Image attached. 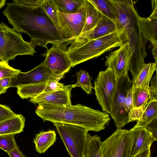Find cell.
I'll list each match as a JSON object with an SVG mask.
<instances>
[{
	"label": "cell",
	"instance_id": "obj_1",
	"mask_svg": "<svg viewBox=\"0 0 157 157\" xmlns=\"http://www.w3.org/2000/svg\"><path fill=\"white\" fill-rule=\"evenodd\" d=\"M2 13L15 31L29 36L30 44L34 48L39 46L48 50L47 45L50 43L66 50L70 44L41 5L30 6L21 0H13L7 3Z\"/></svg>",
	"mask_w": 157,
	"mask_h": 157
},
{
	"label": "cell",
	"instance_id": "obj_2",
	"mask_svg": "<svg viewBox=\"0 0 157 157\" xmlns=\"http://www.w3.org/2000/svg\"><path fill=\"white\" fill-rule=\"evenodd\" d=\"M35 113L44 122L73 124L96 132L104 129L110 120L107 113L80 104L61 106L43 103L38 105Z\"/></svg>",
	"mask_w": 157,
	"mask_h": 157
},
{
	"label": "cell",
	"instance_id": "obj_3",
	"mask_svg": "<svg viewBox=\"0 0 157 157\" xmlns=\"http://www.w3.org/2000/svg\"><path fill=\"white\" fill-rule=\"evenodd\" d=\"M111 1L116 11L117 29L124 30L129 43L132 56L129 71L132 74L133 80L145 63L147 55L146 43L140 32V16L134 7L132 0Z\"/></svg>",
	"mask_w": 157,
	"mask_h": 157
},
{
	"label": "cell",
	"instance_id": "obj_4",
	"mask_svg": "<svg viewBox=\"0 0 157 157\" xmlns=\"http://www.w3.org/2000/svg\"><path fill=\"white\" fill-rule=\"evenodd\" d=\"M128 41L124 30L116 32L93 40L77 38L70 44L67 53L72 67L87 60L97 58Z\"/></svg>",
	"mask_w": 157,
	"mask_h": 157
},
{
	"label": "cell",
	"instance_id": "obj_5",
	"mask_svg": "<svg viewBox=\"0 0 157 157\" xmlns=\"http://www.w3.org/2000/svg\"><path fill=\"white\" fill-rule=\"evenodd\" d=\"M36 51L30 42L25 41L21 35L0 23V61L8 63L19 55L33 56Z\"/></svg>",
	"mask_w": 157,
	"mask_h": 157
},
{
	"label": "cell",
	"instance_id": "obj_6",
	"mask_svg": "<svg viewBox=\"0 0 157 157\" xmlns=\"http://www.w3.org/2000/svg\"><path fill=\"white\" fill-rule=\"evenodd\" d=\"M70 157H83L88 130L81 126L53 123Z\"/></svg>",
	"mask_w": 157,
	"mask_h": 157
},
{
	"label": "cell",
	"instance_id": "obj_7",
	"mask_svg": "<svg viewBox=\"0 0 157 157\" xmlns=\"http://www.w3.org/2000/svg\"><path fill=\"white\" fill-rule=\"evenodd\" d=\"M117 84L110 114L117 128L121 129L129 123L128 115L125 109L127 94L133 83L128 73L117 76Z\"/></svg>",
	"mask_w": 157,
	"mask_h": 157
},
{
	"label": "cell",
	"instance_id": "obj_8",
	"mask_svg": "<svg viewBox=\"0 0 157 157\" xmlns=\"http://www.w3.org/2000/svg\"><path fill=\"white\" fill-rule=\"evenodd\" d=\"M117 84V76L108 67L99 72L94 82V89L96 99L102 111L109 114Z\"/></svg>",
	"mask_w": 157,
	"mask_h": 157
},
{
	"label": "cell",
	"instance_id": "obj_9",
	"mask_svg": "<svg viewBox=\"0 0 157 157\" xmlns=\"http://www.w3.org/2000/svg\"><path fill=\"white\" fill-rule=\"evenodd\" d=\"M131 140L130 130L117 128L101 142L100 148L102 157H128Z\"/></svg>",
	"mask_w": 157,
	"mask_h": 157
},
{
	"label": "cell",
	"instance_id": "obj_10",
	"mask_svg": "<svg viewBox=\"0 0 157 157\" xmlns=\"http://www.w3.org/2000/svg\"><path fill=\"white\" fill-rule=\"evenodd\" d=\"M63 77L55 75L43 61L29 71H20L11 77L9 88L45 83L52 79L59 81Z\"/></svg>",
	"mask_w": 157,
	"mask_h": 157
},
{
	"label": "cell",
	"instance_id": "obj_11",
	"mask_svg": "<svg viewBox=\"0 0 157 157\" xmlns=\"http://www.w3.org/2000/svg\"><path fill=\"white\" fill-rule=\"evenodd\" d=\"M86 15L85 1L77 13L67 14L58 11L59 27L70 44L81 33L85 24Z\"/></svg>",
	"mask_w": 157,
	"mask_h": 157
},
{
	"label": "cell",
	"instance_id": "obj_12",
	"mask_svg": "<svg viewBox=\"0 0 157 157\" xmlns=\"http://www.w3.org/2000/svg\"><path fill=\"white\" fill-rule=\"evenodd\" d=\"M43 56L45 66L56 75L63 76L72 67V63L66 50L60 46L53 45Z\"/></svg>",
	"mask_w": 157,
	"mask_h": 157
},
{
	"label": "cell",
	"instance_id": "obj_13",
	"mask_svg": "<svg viewBox=\"0 0 157 157\" xmlns=\"http://www.w3.org/2000/svg\"><path fill=\"white\" fill-rule=\"evenodd\" d=\"M132 56L129 43L127 41L106 56L105 65L111 69L117 76L128 73Z\"/></svg>",
	"mask_w": 157,
	"mask_h": 157
},
{
	"label": "cell",
	"instance_id": "obj_14",
	"mask_svg": "<svg viewBox=\"0 0 157 157\" xmlns=\"http://www.w3.org/2000/svg\"><path fill=\"white\" fill-rule=\"evenodd\" d=\"M71 85H66L62 89L31 98L30 102L34 104L45 103L55 105L70 106L71 105Z\"/></svg>",
	"mask_w": 157,
	"mask_h": 157
},
{
	"label": "cell",
	"instance_id": "obj_15",
	"mask_svg": "<svg viewBox=\"0 0 157 157\" xmlns=\"http://www.w3.org/2000/svg\"><path fill=\"white\" fill-rule=\"evenodd\" d=\"M152 12L148 17H139L140 32L146 43L149 41L153 47L157 46V0H151Z\"/></svg>",
	"mask_w": 157,
	"mask_h": 157
},
{
	"label": "cell",
	"instance_id": "obj_16",
	"mask_svg": "<svg viewBox=\"0 0 157 157\" xmlns=\"http://www.w3.org/2000/svg\"><path fill=\"white\" fill-rule=\"evenodd\" d=\"M58 81L52 79L45 83L19 87L17 88V93L23 99L33 98L65 87L66 86Z\"/></svg>",
	"mask_w": 157,
	"mask_h": 157
},
{
	"label": "cell",
	"instance_id": "obj_17",
	"mask_svg": "<svg viewBox=\"0 0 157 157\" xmlns=\"http://www.w3.org/2000/svg\"><path fill=\"white\" fill-rule=\"evenodd\" d=\"M130 130L132 140L128 157H134L144 149L150 148L155 140L145 128H133Z\"/></svg>",
	"mask_w": 157,
	"mask_h": 157
},
{
	"label": "cell",
	"instance_id": "obj_18",
	"mask_svg": "<svg viewBox=\"0 0 157 157\" xmlns=\"http://www.w3.org/2000/svg\"><path fill=\"white\" fill-rule=\"evenodd\" d=\"M85 5L86 11L85 24L82 33L78 37H83L87 35L104 15L89 0H85Z\"/></svg>",
	"mask_w": 157,
	"mask_h": 157
},
{
	"label": "cell",
	"instance_id": "obj_19",
	"mask_svg": "<svg viewBox=\"0 0 157 157\" xmlns=\"http://www.w3.org/2000/svg\"><path fill=\"white\" fill-rule=\"evenodd\" d=\"M118 30L116 23L104 15L98 23L87 35L83 37L78 38L93 40L109 34Z\"/></svg>",
	"mask_w": 157,
	"mask_h": 157
},
{
	"label": "cell",
	"instance_id": "obj_20",
	"mask_svg": "<svg viewBox=\"0 0 157 157\" xmlns=\"http://www.w3.org/2000/svg\"><path fill=\"white\" fill-rule=\"evenodd\" d=\"M25 119L21 114L15 116L0 122V135L17 134L22 132Z\"/></svg>",
	"mask_w": 157,
	"mask_h": 157
},
{
	"label": "cell",
	"instance_id": "obj_21",
	"mask_svg": "<svg viewBox=\"0 0 157 157\" xmlns=\"http://www.w3.org/2000/svg\"><path fill=\"white\" fill-rule=\"evenodd\" d=\"M157 70L155 63H144L134 79L132 80L136 87L150 90L149 82L154 72Z\"/></svg>",
	"mask_w": 157,
	"mask_h": 157
},
{
	"label": "cell",
	"instance_id": "obj_22",
	"mask_svg": "<svg viewBox=\"0 0 157 157\" xmlns=\"http://www.w3.org/2000/svg\"><path fill=\"white\" fill-rule=\"evenodd\" d=\"M56 139V134L54 130L43 131L37 134L33 140L36 151L40 154L45 153L54 144Z\"/></svg>",
	"mask_w": 157,
	"mask_h": 157
},
{
	"label": "cell",
	"instance_id": "obj_23",
	"mask_svg": "<svg viewBox=\"0 0 157 157\" xmlns=\"http://www.w3.org/2000/svg\"><path fill=\"white\" fill-rule=\"evenodd\" d=\"M157 119V100L150 101L141 116L134 128H145L152 121Z\"/></svg>",
	"mask_w": 157,
	"mask_h": 157
},
{
	"label": "cell",
	"instance_id": "obj_24",
	"mask_svg": "<svg viewBox=\"0 0 157 157\" xmlns=\"http://www.w3.org/2000/svg\"><path fill=\"white\" fill-rule=\"evenodd\" d=\"M87 140L83 157H102L100 146L101 138L97 135L87 134Z\"/></svg>",
	"mask_w": 157,
	"mask_h": 157
},
{
	"label": "cell",
	"instance_id": "obj_25",
	"mask_svg": "<svg viewBox=\"0 0 157 157\" xmlns=\"http://www.w3.org/2000/svg\"><path fill=\"white\" fill-rule=\"evenodd\" d=\"M59 11L67 13H77L84 3L85 0H53Z\"/></svg>",
	"mask_w": 157,
	"mask_h": 157
},
{
	"label": "cell",
	"instance_id": "obj_26",
	"mask_svg": "<svg viewBox=\"0 0 157 157\" xmlns=\"http://www.w3.org/2000/svg\"><path fill=\"white\" fill-rule=\"evenodd\" d=\"M104 15L116 23V11L111 0H89Z\"/></svg>",
	"mask_w": 157,
	"mask_h": 157
},
{
	"label": "cell",
	"instance_id": "obj_27",
	"mask_svg": "<svg viewBox=\"0 0 157 157\" xmlns=\"http://www.w3.org/2000/svg\"><path fill=\"white\" fill-rule=\"evenodd\" d=\"M132 102L134 108L147 105L151 100L149 90L139 88L133 85L132 87Z\"/></svg>",
	"mask_w": 157,
	"mask_h": 157
},
{
	"label": "cell",
	"instance_id": "obj_28",
	"mask_svg": "<svg viewBox=\"0 0 157 157\" xmlns=\"http://www.w3.org/2000/svg\"><path fill=\"white\" fill-rule=\"evenodd\" d=\"M91 80L87 72L80 70L77 73L76 82L71 85L72 87H80L87 94H91L92 90L94 88L91 83Z\"/></svg>",
	"mask_w": 157,
	"mask_h": 157
},
{
	"label": "cell",
	"instance_id": "obj_29",
	"mask_svg": "<svg viewBox=\"0 0 157 157\" xmlns=\"http://www.w3.org/2000/svg\"><path fill=\"white\" fill-rule=\"evenodd\" d=\"M41 6L56 26L61 30L58 18V9L53 0H42Z\"/></svg>",
	"mask_w": 157,
	"mask_h": 157
},
{
	"label": "cell",
	"instance_id": "obj_30",
	"mask_svg": "<svg viewBox=\"0 0 157 157\" xmlns=\"http://www.w3.org/2000/svg\"><path fill=\"white\" fill-rule=\"evenodd\" d=\"M15 134L0 135V148L8 153L17 147L14 138Z\"/></svg>",
	"mask_w": 157,
	"mask_h": 157
},
{
	"label": "cell",
	"instance_id": "obj_31",
	"mask_svg": "<svg viewBox=\"0 0 157 157\" xmlns=\"http://www.w3.org/2000/svg\"><path fill=\"white\" fill-rule=\"evenodd\" d=\"M20 70L14 69L9 65L8 63L0 61V80L6 78H11Z\"/></svg>",
	"mask_w": 157,
	"mask_h": 157
},
{
	"label": "cell",
	"instance_id": "obj_32",
	"mask_svg": "<svg viewBox=\"0 0 157 157\" xmlns=\"http://www.w3.org/2000/svg\"><path fill=\"white\" fill-rule=\"evenodd\" d=\"M125 109L128 115L129 119L132 116L135 109L133 104L132 88L127 94L125 102Z\"/></svg>",
	"mask_w": 157,
	"mask_h": 157
},
{
	"label": "cell",
	"instance_id": "obj_33",
	"mask_svg": "<svg viewBox=\"0 0 157 157\" xmlns=\"http://www.w3.org/2000/svg\"><path fill=\"white\" fill-rule=\"evenodd\" d=\"M16 115L9 107L0 104V122Z\"/></svg>",
	"mask_w": 157,
	"mask_h": 157
},
{
	"label": "cell",
	"instance_id": "obj_34",
	"mask_svg": "<svg viewBox=\"0 0 157 157\" xmlns=\"http://www.w3.org/2000/svg\"><path fill=\"white\" fill-rule=\"evenodd\" d=\"M157 75L151 79V86L150 87L149 92L151 100H157Z\"/></svg>",
	"mask_w": 157,
	"mask_h": 157
},
{
	"label": "cell",
	"instance_id": "obj_35",
	"mask_svg": "<svg viewBox=\"0 0 157 157\" xmlns=\"http://www.w3.org/2000/svg\"><path fill=\"white\" fill-rule=\"evenodd\" d=\"M157 119L154 120L145 128L151 134L155 140H157Z\"/></svg>",
	"mask_w": 157,
	"mask_h": 157
},
{
	"label": "cell",
	"instance_id": "obj_36",
	"mask_svg": "<svg viewBox=\"0 0 157 157\" xmlns=\"http://www.w3.org/2000/svg\"><path fill=\"white\" fill-rule=\"evenodd\" d=\"M10 78L7 77L0 80V95L6 92L9 88Z\"/></svg>",
	"mask_w": 157,
	"mask_h": 157
},
{
	"label": "cell",
	"instance_id": "obj_37",
	"mask_svg": "<svg viewBox=\"0 0 157 157\" xmlns=\"http://www.w3.org/2000/svg\"><path fill=\"white\" fill-rule=\"evenodd\" d=\"M10 157H26L18 146L7 153Z\"/></svg>",
	"mask_w": 157,
	"mask_h": 157
},
{
	"label": "cell",
	"instance_id": "obj_38",
	"mask_svg": "<svg viewBox=\"0 0 157 157\" xmlns=\"http://www.w3.org/2000/svg\"><path fill=\"white\" fill-rule=\"evenodd\" d=\"M150 148H146L141 151L134 157H150Z\"/></svg>",
	"mask_w": 157,
	"mask_h": 157
},
{
	"label": "cell",
	"instance_id": "obj_39",
	"mask_svg": "<svg viewBox=\"0 0 157 157\" xmlns=\"http://www.w3.org/2000/svg\"><path fill=\"white\" fill-rule=\"evenodd\" d=\"M152 54L153 56L154 59L157 64V46L153 47L151 50Z\"/></svg>",
	"mask_w": 157,
	"mask_h": 157
},
{
	"label": "cell",
	"instance_id": "obj_40",
	"mask_svg": "<svg viewBox=\"0 0 157 157\" xmlns=\"http://www.w3.org/2000/svg\"><path fill=\"white\" fill-rule=\"evenodd\" d=\"M6 0H0V9L6 5Z\"/></svg>",
	"mask_w": 157,
	"mask_h": 157
}]
</instances>
